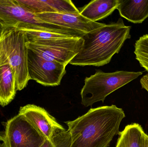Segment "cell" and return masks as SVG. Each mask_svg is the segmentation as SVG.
Listing matches in <instances>:
<instances>
[{
    "label": "cell",
    "instance_id": "9a60e30c",
    "mask_svg": "<svg viewBox=\"0 0 148 147\" xmlns=\"http://www.w3.org/2000/svg\"><path fill=\"white\" fill-rule=\"evenodd\" d=\"M17 29L25 34L27 42H36L39 41L49 40L56 39L76 37L73 35L65 34L46 32L27 28H21Z\"/></svg>",
    "mask_w": 148,
    "mask_h": 147
},
{
    "label": "cell",
    "instance_id": "7a4b0ae2",
    "mask_svg": "<svg viewBox=\"0 0 148 147\" xmlns=\"http://www.w3.org/2000/svg\"><path fill=\"white\" fill-rule=\"evenodd\" d=\"M131 28L119 18L116 22L83 35L82 46L69 64L82 66L107 64L120 52L126 40L130 39Z\"/></svg>",
    "mask_w": 148,
    "mask_h": 147
},
{
    "label": "cell",
    "instance_id": "3957f363",
    "mask_svg": "<svg viewBox=\"0 0 148 147\" xmlns=\"http://www.w3.org/2000/svg\"><path fill=\"white\" fill-rule=\"evenodd\" d=\"M26 42L25 34L16 28H3L0 35V66H10L17 91L26 88L30 80Z\"/></svg>",
    "mask_w": 148,
    "mask_h": 147
},
{
    "label": "cell",
    "instance_id": "ac0fdd59",
    "mask_svg": "<svg viewBox=\"0 0 148 147\" xmlns=\"http://www.w3.org/2000/svg\"><path fill=\"white\" fill-rule=\"evenodd\" d=\"M56 13L62 14H80L79 9L70 0H46Z\"/></svg>",
    "mask_w": 148,
    "mask_h": 147
},
{
    "label": "cell",
    "instance_id": "5bb4252c",
    "mask_svg": "<svg viewBox=\"0 0 148 147\" xmlns=\"http://www.w3.org/2000/svg\"><path fill=\"white\" fill-rule=\"evenodd\" d=\"M144 132L137 123L127 125L120 132L116 147H141Z\"/></svg>",
    "mask_w": 148,
    "mask_h": 147
},
{
    "label": "cell",
    "instance_id": "52a82bcc",
    "mask_svg": "<svg viewBox=\"0 0 148 147\" xmlns=\"http://www.w3.org/2000/svg\"><path fill=\"white\" fill-rule=\"evenodd\" d=\"M83 44L82 36L26 42L28 49L38 56L66 66L80 51Z\"/></svg>",
    "mask_w": 148,
    "mask_h": 147
},
{
    "label": "cell",
    "instance_id": "ffe728a7",
    "mask_svg": "<svg viewBox=\"0 0 148 147\" xmlns=\"http://www.w3.org/2000/svg\"><path fill=\"white\" fill-rule=\"evenodd\" d=\"M56 135L51 140H45L40 147H56Z\"/></svg>",
    "mask_w": 148,
    "mask_h": 147
},
{
    "label": "cell",
    "instance_id": "8fae6325",
    "mask_svg": "<svg viewBox=\"0 0 148 147\" xmlns=\"http://www.w3.org/2000/svg\"><path fill=\"white\" fill-rule=\"evenodd\" d=\"M119 0H94L79 9L80 14L94 22L111 15L119 5Z\"/></svg>",
    "mask_w": 148,
    "mask_h": 147
},
{
    "label": "cell",
    "instance_id": "7c38bea8",
    "mask_svg": "<svg viewBox=\"0 0 148 147\" xmlns=\"http://www.w3.org/2000/svg\"><path fill=\"white\" fill-rule=\"evenodd\" d=\"M116 9L128 21L141 23L148 17V0H119Z\"/></svg>",
    "mask_w": 148,
    "mask_h": 147
},
{
    "label": "cell",
    "instance_id": "603a6c76",
    "mask_svg": "<svg viewBox=\"0 0 148 147\" xmlns=\"http://www.w3.org/2000/svg\"><path fill=\"white\" fill-rule=\"evenodd\" d=\"M3 29V28L2 26H1V25L0 24V35H1Z\"/></svg>",
    "mask_w": 148,
    "mask_h": 147
},
{
    "label": "cell",
    "instance_id": "7402d4cb",
    "mask_svg": "<svg viewBox=\"0 0 148 147\" xmlns=\"http://www.w3.org/2000/svg\"><path fill=\"white\" fill-rule=\"evenodd\" d=\"M141 147H148V135L144 133Z\"/></svg>",
    "mask_w": 148,
    "mask_h": 147
},
{
    "label": "cell",
    "instance_id": "4fadbf2b",
    "mask_svg": "<svg viewBox=\"0 0 148 147\" xmlns=\"http://www.w3.org/2000/svg\"><path fill=\"white\" fill-rule=\"evenodd\" d=\"M16 91L12 68L8 64L0 66V105H8L14 98Z\"/></svg>",
    "mask_w": 148,
    "mask_h": 147
},
{
    "label": "cell",
    "instance_id": "44dd1931",
    "mask_svg": "<svg viewBox=\"0 0 148 147\" xmlns=\"http://www.w3.org/2000/svg\"><path fill=\"white\" fill-rule=\"evenodd\" d=\"M140 82L142 88L148 92V73L142 77Z\"/></svg>",
    "mask_w": 148,
    "mask_h": 147
},
{
    "label": "cell",
    "instance_id": "30bf717a",
    "mask_svg": "<svg viewBox=\"0 0 148 147\" xmlns=\"http://www.w3.org/2000/svg\"><path fill=\"white\" fill-rule=\"evenodd\" d=\"M36 15L45 22L73 30L82 36L105 25L91 21L80 14L43 13Z\"/></svg>",
    "mask_w": 148,
    "mask_h": 147
},
{
    "label": "cell",
    "instance_id": "e0dca14e",
    "mask_svg": "<svg viewBox=\"0 0 148 147\" xmlns=\"http://www.w3.org/2000/svg\"><path fill=\"white\" fill-rule=\"evenodd\" d=\"M16 1L35 14L43 13H56L54 9L43 0H16Z\"/></svg>",
    "mask_w": 148,
    "mask_h": 147
},
{
    "label": "cell",
    "instance_id": "2e32d148",
    "mask_svg": "<svg viewBox=\"0 0 148 147\" xmlns=\"http://www.w3.org/2000/svg\"><path fill=\"white\" fill-rule=\"evenodd\" d=\"M136 59L142 67L148 72V34L140 37L135 44Z\"/></svg>",
    "mask_w": 148,
    "mask_h": 147
},
{
    "label": "cell",
    "instance_id": "d6986e66",
    "mask_svg": "<svg viewBox=\"0 0 148 147\" xmlns=\"http://www.w3.org/2000/svg\"><path fill=\"white\" fill-rule=\"evenodd\" d=\"M56 147H70L71 136L68 130L62 131L56 135Z\"/></svg>",
    "mask_w": 148,
    "mask_h": 147
},
{
    "label": "cell",
    "instance_id": "5b68a950",
    "mask_svg": "<svg viewBox=\"0 0 148 147\" xmlns=\"http://www.w3.org/2000/svg\"><path fill=\"white\" fill-rule=\"evenodd\" d=\"M0 24L3 28L34 26L46 32L80 36L73 30L43 21L16 0H0Z\"/></svg>",
    "mask_w": 148,
    "mask_h": 147
},
{
    "label": "cell",
    "instance_id": "277c9868",
    "mask_svg": "<svg viewBox=\"0 0 148 147\" xmlns=\"http://www.w3.org/2000/svg\"><path fill=\"white\" fill-rule=\"evenodd\" d=\"M142 74V72H105L97 70L94 75L84 79V84L80 93L81 104L88 107L97 102L103 103L108 96Z\"/></svg>",
    "mask_w": 148,
    "mask_h": 147
},
{
    "label": "cell",
    "instance_id": "6da1fadb",
    "mask_svg": "<svg viewBox=\"0 0 148 147\" xmlns=\"http://www.w3.org/2000/svg\"><path fill=\"white\" fill-rule=\"evenodd\" d=\"M125 117L115 105L91 108L73 121L65 122L71 136L70 147H108Z\"/></svg>",
    "mask_w": 148,
    "mask_h": 147
},
{
    "label": "cell",
    "instance_id": "8992f818",
    "mask_svg": "<svg viewBox=\"0 0 148 147\" xmlns=\"http://www.w3.org/2000/svg\"><path fill=\"white\" fill-rule=\"evenodd\" d=\"M0 142L3 147H40L45 141L31 123L19 114L2 122Z\"/></svg>",
    "mask_w": 148,
    "mask_h": 147
},
{
    "label": "cell",
    "instance_id": "cb8c5ba5",
    "mask_svg": "<svg viewBox=\"0 0 148 147\" xmlns=\"http://www.w3.org/2000/svg\"><path fill=\"white\" fill-rule=\"evenodd\" d=\"M0 147H3V146L2 145L1 143L0 142Z\"/></svg>",
    "mask_w": 148,
    "mask_h": 147
},
{
    "label": "cell",
    "instance_id": "9c48e42d",
    "mask_svg": "<svg viewBox=\"0 0 148 147\" xmlns=\"http://www.w3.org/2000/svg\"><path fill=\"white\" fill-rule=\"evenodd\" d=\"M19 114L24 116L45 140H51L66 130L46 110L34 104L21 107Z\"/></svg>",
    "mask_w": 148,
    "mask_h": 147
},
{
    "label": "cell",
    "instance_id": "ba28073f",
    "mask_svg": "<svg viewBox=\"0 0 148 147\" xmlns=\"http://www.w3.org/2000/svg\"><path fill=\"white\" fill-rule=\"evenodd\" d=\"M66 66L38 56L28 49V68L30 80L45 86H58L66 72Z\"/></svg>",
    "mask_w": 148,
    "mask_h": 147
}]
</instances>
